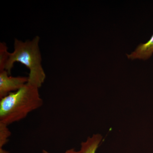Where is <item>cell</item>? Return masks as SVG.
I'll return each instance as SVG.
<instances>
[{
    "label": "cell",
    "instance_id": "obj_1",
    "mask_svg": "<svg viewBox=\"0 0 153 153\" xmlns=\"http://www.w3.org/2000/svg\"><path fill=\"white\" fill-rule=\"evenodd\" d=\"M40 40L38 36H35L32 40L25 41L16 38L14 40L13 51L9 52L2 70L7 71L11 74V70L16 62L24 64L30 71L28 83L38 88L42 86L46 77L42 65Z\"/></svg>",
    "mask_w": 153,
    "mask_h": 153
},
{
    "label": "cell",
    "instance_id": "obj_2",
    "mask_svg": "<svg viewBox=\"0 0 153 153\" xmlns=\"http://www.w3.org/2000/svg\"><path fill=\"white\" fill-rule=\"evenodd\" d=\"M39 89L27 82L19 90L1 99L0 123L8 126L24 119L30 112L41 107L43 100Z\"/></svg>",
    "mask_w": 153,
    "mask_h": 153
},
{
    "label": "cell",
    "instance_id": "obj_3",
    "mask_svg": "<svg viewBox=\"0 0 153 153\" xmlns=\"http://www.w3.org/2000/svg\"><path fill=\"white\" fill-rule=\"evenodd\" d=\"M28 81V76H11L6 70L0 71V98L19 90Z\"/></svg>",
    "mask_w": 153,
    "mask_h": 153
},
{
    "label": "cell",
    "instance_id": "obj_4",
    "mask_svg": "<svg viewBox=\"0 0 153 153\" xmlns=\"http://www.w3.org/2000/svg\"><path fill=\"white\" fill-rule=\"evenodd\" d=\"M153 53V35L148 42L140 44L134 52L129 55L126 54L129 59L131 60L139 59L146 60L150 58Z\"/></svg>",
    "mask_w": 153,
    "mask_h": 153
},
{
    "label": "cell",
    "instance_id": "obj_5",
    "mask_svg": "<svg viewBox=\"0 0 153 153\" xmlns=\"http://www.w3.org/2000/svg\"><path fill=\"white\" fill-rule=\"evenodd\" d=\"M102 140L100 134H95L89 137L85 141L81 143L80 153H96Z\"/></svg>",
    "mask_w": 153,
    "mask_h": 153
},
{
    "label": "cell",
    "instance_id": "obj_6",
    "mask_svg": "<svg viewBox=\"0 0 153 153\" xmlns=\"http://www.w3.org/2000/svg\"><path fill=\"white\" fill-rule=\"evenodd\" d=\"M7 126L4 124L0 123V148H3L8 142L9 138L11 136V132Z\"/></svg>",
    "mask_w": 153,
    "mask_h": 153
},
{
    "label": "cell",
    "instance_id": "obj_7",
    "mask_svg": "<svg viewBox=\"0 0 153 153\" xmlns=\"http://www.w3.org/2000/svg\"><path fill=\"white\" fill-rule=\"evenodd\" d=\"M7 44L4 42L0 43V71L3 70L4 65L7 59L9 53Z\"/></svg>",
    "mask_w": 153,
    "mask_h": 153
},
{
    "label": "cell",
    "instance_id": "obj_8",
    "mask_svg": "<svg viewBox=\"0 0 153 153\" xmlns=\"http://www.w3.org/2000/svg\"><path fill=\"white\" fill-rule=\"evenodd\" d=\"M42 153H49L46 150H43L42 151ZM64 153H80L79 151H76L74 149H69L67 150V151H66Z\"/></svg>",
    "mask_w": 153,
    "mask_h": 153
},
{
    "label": "cell",
    "instance_id": "obj_9",
    "mask_svg": "<svg viewBox=\"0 0 153 153\" xmlns=\"http://www.w3.org/2000/svg\"><path fill=\"white\" fill-rule=\"evenodd\" d=\"M0 153H9L7 151L5 150L3 148H0Z\"/></svg>",
    "mask_w": 153,
    "mask_h": 153
}]
</instances>
